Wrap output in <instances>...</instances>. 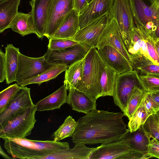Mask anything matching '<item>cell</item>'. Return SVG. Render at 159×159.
<instances>
[{"instance_id":"1","label":"cell","mask_w":159,"mask_h":159,"mask_svg":"<svg viewBox=\"0 0 159 159\" xmlns=\"http://www.w3.org/2000/svg\"><path fill=\"white\" fill-rule=\"evenodd\" d=\"M123 112L94 109L77 121L72 136L75 144L107 143L121 140L130 131L123 121Z\"/></svg>"},{"instance_id":"2","label":"cell","mask_w":159,"mask_h":159,"mask_svg":"<svg viewBox=\"0 0 159 159\" xmlns=\"http://www.w3.org/2000/svg\"><path fill=\"white\" fill-rule=\"evenodd\" d=\"M84 59L82 80L77 89L96 101L101 97L102 93L100 82L99 55L97 48L92 47Z\"/></svg>"},{"instance_id":"3","label":"cell","mask_w":159,"mask_h":159,"mask_svg":"<svg viewBox=\"0 0 159 159\" xmlns=\"http://www.w3.org/2000/svg\"><path fill=\"white\" fill-rule=\"evenodd\" d=\"M128 0L135 27L152 37L154 27L159 20L157 2L156 0Z\"/></svg>"},{"instance_id":"4","label":"cell","mask_w":159,"mask_h":159,"mask_svg":"<svg viewBox=\"0 0 159 159\" xmlns=\"http://www.w3.org/2000/svg\"><path fill=\"white\" fill-rule=\"evenodd\" d=\"M151 158L148 153L131 149L122 139L102 144L91 153L89 159H145Z\"/></svg>"},{"instance_id":"5","label":"cell","mask_w":159,"mask_h":159,"mask_svg":"<svg viewBox=\"0 0 159 159\" xmlns=\"http://www.w3.org/2000/svg\"><path fill=\"white\" fill-rule=\"evenodd\" d=\"M36 106L29 108L23 114L8 121L0 129V138L16 139L25 138L30 134L36 120Z\"/></svg>"},{"instance_id":"6","label":"cell","mask_w":159,"mask_h":159,"mask_svg":"<svg viewBox=\"0 0 159 159\" xmlns=\"http://www.w3.org/2000/svg\"><path fill=\"white\" fill-rule=\"evenodd\" d=\"M136 86L143 89L139 75L136 70H133L117 75L112 96L115 104L124 113Z\"/></svg>"},{"instance_id":"7","label":"cell","mask_w":159,"mask_h":159,"mask_svg":"<svg viewBox=\"0 0 159 159\" xmlns=\"http://www.w3.org/2000/svg\"><path fill=\"white\" fill-rule=\"evenodd\" d=\"M109 14L111 18L116 20L127 49L131 44L132 31L135 27L128 0H114Z\"/></svg>"},{"instance_id":"8","label":"cell","mask_w":159,"mask_h":159,"mask_svg":"<svg viewBox=\"0 0 159 159\" xmlns=\"http://www.w3.org/2000/svg\"><path fill=\"white\" fill-rule=\"evenodd\" d=\"M55 65L48 62L44 56L32 57L20 52L15 81L19 85L22 82L37 76Z\"/></svg>"},{"instance_id":"9","label":"cell","mask_w":159,"mask_h":159,"mask_svg":"<svg viewBox=\"0 0 159 159\" xmlns=\"http://www.w3.org/2000/svg\"><path fill=\"white\" fill-rule=\"evenodd\" d=\"M35 106L31 97L30 89L20 86L6 109L0 114V129L3 128L9 121Z\"/></svg>"},{"instance_id":"10","label":"cell","mask_w":159,"mask_h":159,"mask_svg":"<svg viewBox=\"0 0 159 159\" xmlns=\"http://www.w3.org/2000/svg\"><path fill=\"white\" fill-rule=\"evenodd\" d=\"M4 147L12 159H40L44 154L36 147L33 140L25 138H3Z\"/></svg>"},{"instance_id":"11","label":"cell","mask_w":159,"mask_h":159,"mask_svg":"<svg viewBox=\"0 0 159 159\" xmlns=\"http://www.w3.org/2000/svg\"><path fill=\"white\" fill-rule=\"evenodd\" d=\"M92 47L82 43L67 48L51 50L48 49L44 55L49 62L65 64L68 67L74 62L83 59Z\"/></svg>"},{"instance_id":"12","label":"cell","mask_w":159,"mask_h":159,"mask_svg":"<svg viewBox=\"0 0 159 159\" xmlns=\"http://www.w3.org/2000/svg\"><path fill=\"white\" fill-rule=\"evenodd\" d=\"M74 0H51L44 36L50 39L66 15L74 8Z\"/></svg>"},{"instance_id":"13","label":"cell","mask_w":159,"mask_h":159,"mask_svg":"<svg viewBox=\"0 0 159 159\" xmlns=\"http://www.w3.org/2000/svg\"><path fill=\"white\" fill-rule=\"evenodd\" d=\"M110 19L109 13L106 14L80 29L70 39L96 48L99 38Z\"/></svg>"},{"instance_id":"14","label":"cell","mask_w":159,"mask_h":159,"mask_svg":"<svg viewBox=\"0 0 159 159\" xmlns=\"http://www.w3.org/2000/svg\"><path fill=\"white\" fill-rule=\"evenodd\" d=\"M112 46L120 52L131 63L130 57L124 43L121 34L116 20L111 18L101 35L97 49L105 46Z\"/></svg>"},{"instance_id":"15","label":"cell","mask_w":159,"mask_h":159,"mask_svg":"<svg viewBox=\"0 0 159 159\" xmlns=\"http://www.w3.org/2000/svg\"><path fill=\"white\" fill-rule=\"evenodd\" d=\"M114 0H92L79 13L80 29L111 10Z\"/></svg>"},{"instance_id":"16","label":"cell","mask_w":159,"mask_h":159,"mask_svg":"<svg viewBox=\"0 0 159 159\" xmlns=\"http://www.w3.org/2000/svg\"><path fill=\"white\" fill-rule=\"evenodd\" d=\"M97 50L101 57L117 75L133 70L130 62L113 47L106 45Z\"/></svg>"},{"instance_id":"17","label":"cell","mask_w":159,"mask_h":159,"mask_svg":"<svg viewBox=\"0 0 159 159\" xmlns=\"http://www.w3.org/2000/svg\"><path fill=\"white\" fill-rule=\"evenodd\" d=\"M51 0H31L29 2L36 35L43 39L46 32L48 11Z\"/></svg>"},{"instance_id":"18","label":"cell","mask_w":159,"mask_h":159,"mask_svg":"<svg viewBox=\"0 0 159 159\" xmlns=\"http://www.w3.org/2000/svg\"><path fill=\"white\" fill-rule=\"evenodd\" d=\"M67 103L73 110L85 114L96 108V101L76 89L68 90Z\"/></svg>"},{"instance_id":"19","label":"cell","mask_w":159,"mask_h":159,"mask_svg":"<svg viewBox=\"0 0 159 159\" xmlns=\"http://www.w3.org/2000/svg\"><path fill=\"white\" fill-rule=\"evenodd\" d=\"M80 29L79 13L73 9L66 15L51 38L71 39Z\"/></svg>"},{"instance_id":"20","label":"cell","mask_w":159,"mask_h":159,"mask_svg":"<svg viewBox=\"0 0 159 159\" xmlns=\"http://www.w3.org/2000/svg\"><path fill=\"white\" fill-rule=\"evenodd\" d=\"M151 138L143 125L134 132L129 131L122 139L132 149L148 153Z\"/></svg>"},{"instance_id":"21","label":"cell","mask_w":159,"mask_h":159,"mask_svg":"<svg viewBox=\"0 0 159 159\" xmlns=\"http://www.w3.org/2000/svg\"><path fill=\"white\" fill-rule=\"evenodd\" d=\"M67 90L64 84L55 92L39 100L35 104L37 111L60 109L64 104L67 103Z\"/></svg>"},{"instance_id":"22","label":"cell","mask_w":159,"mask_h":159,"mask_svg":"<svg viewBox=\"0 0 159 159\" xmlns=\"http://www.w3.org/2000/svg\"><path fill=\"white\" fill-rule=\"evenodd\" d=\"M83 143L75 144L72 148H70L57 152L47 155L40 159H86L89 158L96 148L86 147Z\"/></svg>"},{"instance_id":"23","label":"cell","mask_w":159,"mask_h":159,"mask_svg":"<svg viewBox=\"0 0 159 159\" xmlns=\"http://www.w3.org/2000/svg\"><path fill=\"white\" fill-rule=\"evenodd\" d=\"M99 60L100 82L102 89L101 97L107 96H112L118 75L104 61L100 55Z\"/></svg>"},{"instance_id":"24","label":"cell","mask_w":159,"mask_h":159,"mask_svg":"<svg viewBox=\"0 0 159 159\" xmlns=\"http://www.w3.org/2000/svg\"><path fill=\"white\" fill-rule=\"evenodd\" d=\"M127 49L131 61L144 57L149 59L145 37L142 33L135 27L132 31L131 44Z\"/></svg>"},{"instance_id":"25","label":"cell","mask_w":159,"mask_h":159,"mask_svg":"<svg viewBox=\"0 0 159 159\" xmlns=\"http://www.w3.org/2000/svg\"><path fill=\"white\" fill-rule=\"evenodd\" d=\"M21 0H5L0 2V32L9 28L18 13Z\"/></svg>"},{"instance_id":"26","label":"cell","mask_w":159,"mask_h":159,"mask_svg":"<svg viewBox=\"0 0 159 159\" xmlns=\"http://www.w3.org/2000/svg\"><path fill=\"white\" fill-rule=\"evenodd\" d=\"M9 28L23 36L31 34H36L30 12L25 13L18 12L11 23Z\"/></svg>"},{"instance_id":"27","label":"cell","mask_w":159,"mask_h":159,"mask_svg":"<svg viewBox=\"0 0 159 159\" xmlns=\"http://www.w3.org/2000/svg\"><path fill=\"white\" fill-rule=\"evenodd\" d=\"M84 59L77 61L70 66L65 71L64 84L69 90L77 89L80 85L82 79Z\"/></svg>"},{"instance_id":"28","label":"cell","mask_w":159,"mask_h":159,"mask_svg":"<svg viewBox=\"0 0 159 159\" xmlns=\"http://www.w3.org/2000/svg\"><path fill=\"white\" fill-rule=\"evenodd\" d=\"M19 49L12 44H7L5 48V59L6 67L7 84H9L15 81L18 65V56Z\"/></svg>"},{"instance_id":"29","label":"cell","mask_w":159,"mask_h":159,"mask_svg":"<svg viewBox=\"0 0 159 159\" xmlns=\"http://www.w3.org/2000/svg\"><path fill=\"white\" fill-rule=\"evenodd\" d=\"M68 67L65 64L55 65L37 76L22 82L19 85L25 86L31 84H37L40 85L44 82L55 79L61 73L66 71Z\"/></svg>"},{"instance_id":"30","label":"cell","mask_w":159,"mask_h":159,"mask_svg":"<svg viewBox=\"0 0 159 159\" xmlns=\"http://www.w3.org/2000/svg\"><path fill=\"white\" fill-rule=\"evenodd\" d=\"M133 70L139 75H148L159 78V65L153 63L147 58L132 62Z\"/></svg>"},{"instance_id":"31","label":"cell","mask_w":159,"mask_h":159,"mask_svg":"<svg viewBox=\"0 0 159 159\" xmlns=\"http://www.w3.org/2000/svg\"><path fill=\"white\" fill-rule=\"evenodd\" d=\"M145 92L143 98L136 109L129 119L128 127L130 132H134L144 124L150 116L144 105Z\"/></svg>"},{"instance_id":"32","label":"cell","mask_w":159,"mask_h":159,"mask_svg":"<svg viewBox=\"0 0 159 159\" xmlns=\"http://www.w3.org/2000/svg\"><path fill=\"white\" fill-rule=\"evenodd\" d=\"M77 125V121L71 116H68L63 123L53 133V140L59 142L66 138L72 137Z\"/></svg>"},{"instance_id":"33","label":"cell","mask_w":159,"mask_h":159,"mask_svg":"<svg viewBox=\"0 0 159 159\" xmlns=\"http://www.w3.org/2000/svg\"><path fill=\"white\" fill-rule=\"evenodd\" d=\"M33 141L37 148L44 154V156L70 148L69 144L67 142H56L54 140H33Z\"/></svg>"},{"instance_id":"34","label":"cell","mask_w":159,"mask_h":159,"mask_svg":"<svg viewBox=\"0 0 159 159\" xmlns=\"http://www.w3.org/2000/svg\"><path fill=\"white\" fill-rule=\"evenodd\" d=\"M145 92L142 89L136 86L134 89L129 100L124 113L129 119L141 102Z\"/></svg>"},{"instance_id":"35","label":"cell","mask_w":159,"mask_h":159,"mask_svg":"<svg viewBox=\"0 0 159 159\" xmlns=\"http://www.w3.org/2000/svg\"><path fill=\"white\" fill-rule=\"evenodd\" d=\"M17 84L11 85L0 93V114L8 106L14 96L20 88Z\"/></svg>"},{"instance_id":"36","label":"cell","mask_w":159,"mask_h":159,"mask_svg":"<svg viewBox=\"0 0 159 159\" xmlns=\"http://www.w3.org/2000/svg\"><path fill=\"white\" fill-rule=\"evenodd\" d=\"M143 90L148 93L159 91V78L148 75H139Z\"/></svg>"},{"instance_id":"37","label":"cell","mask_w":159,"mask_h":159,"mask_svg":"<svg viewBox=\"0 0 159 159\" xmlns=\"http://www.w3.org/2000/svg\"><path fill=\"white\" fill-rule=\"evenodd\" d=\"M80 43L70 39L51 38L49 39L48 49L51 50H61Z\"/></svg>"},{"instance_id":"38","label":"cell","mask_w":159,"mask_h":159,"mask_svg":"<svg viewBox=\"0 0 159 159\" xmlns=\"http://www.w3.org/2000/svg\"><path fill=\"white\" fill-rule=\"evenodd\" d=\"M143 127L151 138L159 141V123L155 114L149 116L144 124Z\"/></svg>"},{"instance_id":"39","label":"cell","mask_w":159,"mask_h":159,"mask_svg":"<svg viewBox=\"0 0 159 159\" xmlns=\"http://www.w3.org/2000/svg\"><path fill=\"white\" fill-rule=\"evenodd\" d=\"M144 105L149 116L155 114L159 110V108L152 98L150 93L145 92Z\"/></svg>"},{"instance_id":"40","label":"cell","mask_w":159,"mask_h":159,"mask_svg":"<svg viewBox=\"0 0 159 159\" xmlns=\"http://www.w3.org/2000/svg\"><path fill=\"white\" fill-rule=\"evenodd\" d=\"M148 153L151 158H159V141L154 139L150 141L148 146Z\"/></svg>"},{"instance_id":"41","label":"cell","mask_w":159,"mask_h":159,"mask_svg":"<svg viewBox=\"0 0 159 159\" xmlns=\"http://www.w3.org/2000/svg\"><path fill=\"white\" fill-rule=\"evenodd\" d=\"M7 78L5 54L2 49L0 50V82H3Z\"/></svg>"},{"instance_id":"42","label":"cell","mask_w":159,"mask_h":159,"mask_svg":"<svg viewBox=\"0 0 159 159\" xmlns=\"http://www.w3.org/2000/svg\"><path fill=\"white\" fill-rule=\"evenodd\" d=\"M87 0H74V8L79 13L87 5Z\"/></svg>"},{"instance_id":"43","label":"cell","mask_w":159,"mask_h":159,"mask_svg":"<svg viewBox=\"0 0 159 159\" xmlns=\"http://www.w3.org/2000/svg\"><path fill=\"white\" fill-rule=\"evenodd\" d=\"M152 37L154 41L159 39V20L154 27L152 34Z\"/></svg>"},{"instance_id":"44","label":"cell","mask_w":159,"mask_h":159,"mask_svg":"<svg viewBox=\"0 0 159 159\" xmlns=\"http://www.w3.org/2000/svg\"><path fill=\"white\" fill-rule=\"evenodd\" d=\"M150 93L152 98L159 108V91Z\"/></svg>"},{"instance_id":"45","label":"cell","mask_w":159,"mask_h":159,"mask_svg":"<svg viewBox=\"0 0 159 159\" xmlns=\"http://www.w3.org/2000/svg\"><path fill=\"white\" fill-rule=\"evenodd\" d=\"M0 154L3 158L6 159H11L12 158L9 157L2 149L1 146H0Z\"/></svg>"},{"instance_id":"46","label":"cell","mask_w":159,"mask_h":159,"mask_svg":"<svg viewBox=\"0 0 159 159\" xmlns=\"http://www.w3.org/2000/svg\"><path fill=\"white\" fill-rule=\"evenodd\" d=\"M154 47L159 58V39L154 41Z\"/></svg>"},{"instance_id":"47","label":"cell","mask_w":159,"mask_h":159,"mask_svg":"<svg viewBox=\"0 0 159 159\" xmlns=\"http://www.w3.org/2000/svg\"><path fill=\"white\" fill-rule=\"evenodd\" d=\"M155 114L159 123V110H158Z\"/></svg>"},{"instance_id":"48","label":"cell","mask_w":159,"mask_h":159,"mask_svg":"<svg viewBox=\"0 0 159 159\" xmlns=\"http://www.w3.org/2000/svg\"><path fill=\"white\" fill-rule=\"evenodd\" d=\"M4 0H0V2H1Z\"/></svg>"},{"instance_id":"49","label":"cell","mask_w":159,"mask_h":159,"mask_svg":"<svg viewBox=\"0 0 159 159\" xmlns=\"http://www.w3.org/2000/svg\"><path fill=\"white\" fill-rule=\"evenodd\" d=\"M91 0H87V1L88 2V3H89Z\"/></svg>"},{"instance_id":"50","label":"cell","mask_w":159,"mask_h":159,"mask_svg":"<svg viewBox=\"0 0 159 159\" xmlns=\"http://www.w3.org/2000/svg\"><path fill=\"white\" fill-rule=\"evenodd\" d=\"M157 0V1L158 3V4H159V0Z\"/></svg>"}]
</instances>
